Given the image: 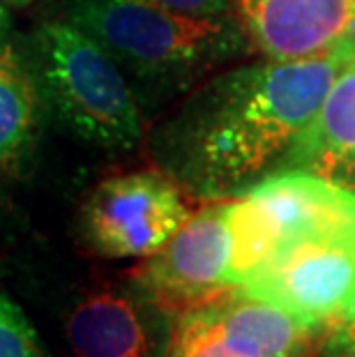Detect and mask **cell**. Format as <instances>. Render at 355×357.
Here are the masks:
<instances>
[{"label": "cell", "instance_id": "6da1fadb", "mask_svg": "<svg viewBox=\"0 0 355 357\" xmlns=\"http://www.w3.org/2000/svg\"><path fill=\"white\" fill-rule=\"evenodd\" d=\"M355 47L307 60L233 67L203 83L157 129L166 173L208 199L240 196L286 162Z\"/></svg>", "mask_w": 355, "mask_h": 357}, {"label": "cell", "instance_id": "7a4b0ae2", "mask_svg": "<svg viewBox=\"0 0 355 357\" xmlns=\"http://www.w3.org/2000/svg\"><path fill=\"white\" fill-rule=\"evenodd\" d=\"M67 21L116 60L139 104L150 109L252 51L238 17L194 19L157 0H70Z\"/></svg>", "mask_w": 355, "mask_h": 357}, {"label": "cell", "instance_id": "3957f363", "mask_svg": "<svg viewBox=\"0 0 355 357\" xmlns=\"http://www.w3.org/2000/svg\"><path fill=\"white\" fill-rule=\"evenodd\" d=\"M26 67L42 104L72 134L111 153L143 139L141 104L125 72L72 21H47L30 37Z\"/></svg>", "mask_w": 355, "mask_h": 357}, {"label": "cell", "instance_id": "277c9868", "mask_svg": "<svg viewBox=\"0 0 355 357\" xmlns=\"http://www.w3.org/2000/svg\"><path fill=\"white\" fill-rule=\"evenodd\" d=\"M353 217V189L298 169L263 178L229 203L231 286L236 288L286 240Z\"/></svg>", "mask_w": 355, "mask_h": 357}, {"label": "cell", "instance_id": "5b68a950", "mask_svg": "<svg viewBox=\"0 0 355 357\" xmlns=\"http://www.w3.org/2000/svg\"><path fill=\"white\" fill-rule=\"evenodd\" d=\"M236 288L326 328L355 293V217L286 240Z\"/></svg>", "mask_w": 355, "mask_h": 357}, {"label": "cell", "instance_id": "8992f818", "mask_svg": "<svg viewBox=\"0 0 355 357\" xmlns=\"http://www.w3.org/2000/svg\"><path fill=\"white\" fill-rule=\"evenodd\" d=\"M192 217L176 180L137 171L100 182L81 208V233L104 258H148Z\"/></svg>", "mask_w": 355, "mask_h": 357}, {"label": "cell", "instance_id": "52a82bcc", "mask_svg": "<svg viewBox=\"0 0 355 357\" xmlns=\"http://www.w3.org/2000/svg\"><path fill=\"white\" fill-rule=\"evenodd\" d=\"M231 245L229 203H210L194 212L160 252L143 258L134 284L166 314L199 307L233 288Z\"/></svg>", "mask_w": 355, "mask_h": 357}, {"label": "cell", "instance_id": "ba28073f", "mask_svg": "<svg viewBox=\"0 0 355 357\" xmlns=\"http://www.w3.org/2000/svg\"><path fill=\"white\" fill-rule=\"evenodd\" d=\"M268 60H307L355 47V0H231Z\"/></svg>", "mask_w": 355, "mask_h": 357}, {"label": "cell", "instance_id": "9c48e42d", "mask_svg": "<svg viewBox=\"0 0 355 357\" xmlns=\"http://www.w3.org/2000/svg\"><path fill=\"white\" fill-rule=\"evenodd\" d=\"M166 311L137 293L102 288L79 300L65 332L74 357H160Z\"/></svg>", "mask_w": 355, "mask_h": 357}, {"label": "cell", "instance_id": "30bf717a", "mask_svg": "<svg viewBox=\"0 0 355 357\" xmlns=\"http://www.w3.org/2000/svg\"><path fill=\"white\" fill-rule=\"evenodd\" d=\"M219 344L233 357H302L321 328L231 288L203 302Z\"/></svg>", "mask_w": 355, "mask_h": 357}, {"label": "cell", "instance_id": "8fae6325", "mask_svg": "<svg viewBox=\"0 0 355 357\" xmlns=\"http://www.w3.org/2000/svg\"><path fill=\"white\" fill-rule=\"evenodd\" d=\"M284 164L355 192V58L337 74Z\"/></svg>", "mask_w": 355, "mask_h": 357}, {"label": "cell", "instance_id": "7c38bea8", "mask_svg": "<svg viewBox=\"0 0 355 357\" xmlns=\"http://www.w3.org/2000/svg\"><path fill=\"white\" fill-rule=\"evenodd\" d=\"M40 102L26 60L12 49L0 63V178L24 159L33 143Z\"/></svg>", "mask_w": 355, "mask_h": 357}, {"label": "cell", "instance_id": "4fadbf2b", "mask_svg": "<svg viewBox=\"0 0 355 357\" xmlns=\"http://www.w3.org/2000/svg\"><path fill=\"white\" fill-rule=\"evenodd\" d=\"M176 316V325L169 334L166 357H233L219 344L203 305L180 311Z\"/></svg>", "mask_w": 355, "mask_h": 357}, {"label": "cell", "instance_id": "5bb4252c", "mask_svg": "<svg viewBox=\"0 0 355 357\" xmlns=\"http://www.w3.org/2000/svg\"><path fill=\"white\" fill-rule=\"evenodd\" d=\"M0 357H49L28 316L0 295Z\"/></svg>", "mask_w": 355, "mask_h": 357}, {"label": "cell", "instance_id": "9a60e30c", "mask_svg": "<svg viewBox=\"0 0 355 357\" xmlns=\"http://www.w3.org/2000/svg\"><path fill=\"white\" fill-rule=\"evenodd\" d=\"M160 5L194 19H226L236 17L231 0H157Z\"/></svg>", "mask_w": 355, "mask_h": 357}, {"label": "cell", "instance_id": "2e32d148", "mask_svg": "<svg viewBox=\"0 0 355 357\" xmlns=\"http://www.w3.org/2000/svg\"><path fill=\"white\" fill-rule=\"evenodd\" d=\"M328 344L332 351L355 348V293L346 302L344 309L330 321V339Z\"/></svg>", "mask_w": 355, "mask_h": 357}, {"label": "cell", "instance_id": "e0dca14e", "mask_svg": "<svg viewBox=\"0 0 355 357\" xmlns=\"http://www.w3.org/2000/svg\"><path fill=\"white\" fill-rule=\"evenodd\" d=\"M14 47L10 42V19H7L5 10L0 7V63L5 60V56L10 53Z\"/></svg>", "mask_w": 355, "mask_h": 357}, {"label": "cell", "instance_id": "ac0fdd59", "mask_svg": "<svg viewBox=\"0 0 355 357\" xmlns=\"http://www.w3.org/2000/svg\"><path fill=\"white\" fill-rule=\"evenodd\" d=\"M335 357H355V348H344V351H337Z\"/></svg>", "mask_w": 355, "mask_h": 357}, {"label": "cell", "instance_id": "d6986e66", "mask_svg": "<svg viewBox=\"0 0 355 357\" xmlns=\"http://www.w3.org/2000/svg\"><path fill=\"white\" fill-rule=\"evenodd\" d=\"M26 5V3H30V0H0V5Z\"/></svg>", "mask_w": 355, "mask_h": 357}]
</instances>
